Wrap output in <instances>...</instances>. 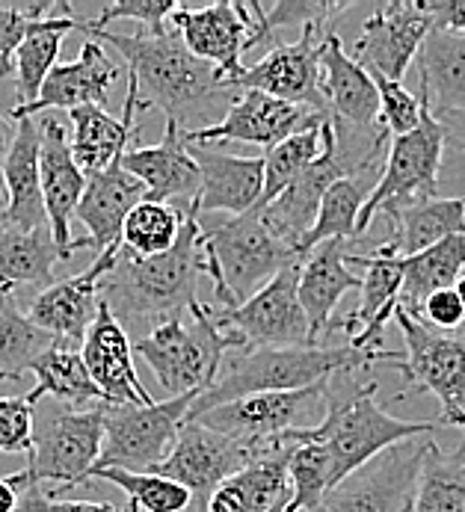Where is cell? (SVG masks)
Listing matches in <instances>:
<instances>
[{"label":"cell","instance_id":"obj_42","mask_svg":"<svg viewBox=\"0 0 465 512\" xmlns=\"http://www.w3.org/2000/svg\"><path fill=\"white\" fill-rule=\"evenodd\" d=\"M92 477L119 486L131 498L128 507H134V510L190 512V507H193V495L184 486H178V483H172V480H166L160 474H152V471L137 474V471H125V468H95L89 474V480Z\"/></svg>","mask_w":465,"mask_h":512},{"label":"cell","instance_id":"obj_50","mask_svg":"<svg viewBox=\"0 0 465 512\" xmlns=\"http://www.w3.org/2000/svg\"><path fill=\"white\" fill-rule=\"evenodd\" d=\"M427 9L433 15V27L465 33V0H427Z\"/></svg>","mask_w":465,"mask_h":512},{"label":"cell","instance_id":"obj_14","mask_svg":"<svg viewBox=\"0 0 465 512\" xmlns=\"http://www.w3.org/2000/svg\"><path fill=\"white\" fill-rule=\"evenodd\" d=\"M255 456H258V450L229 439V436H220L202 424H184L169 456L152 474H160V477L184 486L193 495L190 510L208 512L214 492L237 471H243Z\"/></svg>","mask_w":465,"mask_h":512},{"label":"cell","instance_id":"obj_47","mask_svg":"<svg viewBox=\"0 0 465 512\" xmlns=\"http://www.w3.org/2000/svg\"><path fill=\"white\" fill-rule=\"evenodd\" d=\"M33 403L27 397H0V453H24L33 450Z\"/></svg>","mask_w":465,"mask_h":512},{"label":"cell","instance_id":"obj_13","mask_svg":"<svg viewBox=\"0 0 465 512\" xmlns=\"http://www.w3.org/2000/svg\"><path fill=\"white\" fill-rule=\"evenodd\" d=\"M329 27L309 24L294 42L276 45L261 63L243 69L237 77L223 80L234 92H261L297 107H309L314 113L329 116V104L323 95V72H320V51Z\"/></svg>","mask_w":465,"mask_h":512},{"label":"cell","instance_id":"obj_19","mask_svg":"<svg viewBox=\"0 0 465 512\" xmlns=\"http://www.w3.org/2000/svg\"><path fill=\"white\" fill-rule=\"evenodd\" d=\"M172 30L184 39L193 57L205 60L223 74V80L243 72V54L252 33V15L246 3H211L202 9L178 6L169 18Z\"/></svg>","mask_w":465,"mask_h":512},{"label":"cell","instance_id":"obj_17","mask_svg":"<svg viewBox=\"0 0 465 512\" xmlns=\"http://www.w3.org/2000/svg\"><path fill=\"white\" fill-rule=\"evenodd\" d=\"M433 33V15L424 3L394 0L380 6L362 27L356 51L350 54L371 77L403 83L412 60H418L427 36Z\"/></svg>","mask_w":465,"mask_h":512},{"label":"cell","instance_id":"obj_16","mask_svg":"<svg viewBox=\"0 0 465 512\" xmlns=\"http://www.w3.org/2000/svg\"><path fill=\"white\" fill-rule=\"evenodd\" d=\"M329 116L314 113L309 107H297L261 92H237L232 110L220 125L184 134L190 146H223V143H243V146H264L267 151L279 143L320 128Z\"/></svg>","mask_w":465,"mask_h":512},{"label":"cell","instance_id":"obj_52","mask_svg":"<svg viewBox=\"0 0 465 512\" xmlns=\"http://www.w3.org/2000/svg\"><path fill=\"white\" fill-rule=\"evenodd\" d=\"M433 116L442 125L445 143L465 154V110H448V113H433Z\"/></svg>","mask_w":465,"mask_h":512},{"label":"cell","instance_id":"obj_38","mask_svg":"<svg viewBox=\"0 0 465 512\" xmlns=\"http://www.w3.org/2000/svg\"><path fill=\"white\" fill-rule=\"evenodd\" d=\"M465 273V237H451L433 249L403 258V291L400 308L412 317L421 314L424 302L439 291H448Z\"/></svg>","mask_w":465,"mask_h":512},{"label":"cell","instance_id":"obj_12","mask_svg":"<svg viewBox=\"0 0 465 512\" xmlns=\"http://www.w3.org/2000/svg\"><path fill=\"white\" fill-rule=\"evenodd\" d=\"M430 439H409L388 447L326 492L314 512H409Z\"/></svg>","mask_w":465,"mask_h":512},{"label":"cell","instance_id":"obj_43","mask_svg":"<svg viewBox=\"0 0 465 512\" xmlns=\"http://www.w3.org/2000/svg\"><path fill=\"white\" fill-rule=\"evenodd\" d=\"M320 128L303 131V134L279 143L264 154V193H261L258 211L267 208L276 196H282L320 157V151H323V131Z\"/></svg>","mask_w":465,"mask_h":512},{"label":"cell","instance_id":"obj_20","mask_svg":"<svg viewBox=\"0 0 465 512\" xmlns=\"http://www.w3.org/2000/svg\"><path fill=\"white\" fill-rule=\"evenodd\" d=\"M80 356L92 382L107 397V406H152L155 397L143 388L134 367V341L113 317V311L101 302L95 323L89 326Z\"/></svg>","mask_w":465,"mask_h":512},{"label":"cell","instance_id":"obj_56","mask_svg":"<svg viewBox=\"0 0 465 512\" xmlns=\"http://www.w3.org/2000/svg\"><path fill=\"white\" fill-rule=\"evenodd\" d=\"M454 291H457V296H460V302H463V308H465V273L460 276V282L454 285Z\"/></svg>","mask_w":465,"mask_h":512},{"label":"cell","instance_id":"obj_18","mask_svg":"<svg viewBox=\"0 0 465 512\" xmlns=\"http://www.w3.org/2000/svg\"><path fill=\"white\" fill-rule=\"evenodd\" d=\"M42 128V199H45V214L54 243L63 249V255L72 261V255L80 249H92L89 237L72 240V220L78 214L83 190H86V175L72 157V146L66 137V128L60 119L45 116L39 119Z\"/></svg>","mask_w":465,"mask_h":512},{"label":"cell","instance_id":"obj_34","mask_svg":"<svg viewBox=\"0 0 465 512\" xmlns=\"http://www.w3.org/2000/svg\"><path fill=\"white\" fill-rule=\"evenodd\" d=\"M30 373L36 376V385L24 397L33 406L39 400H57L75 412H83V409L107 403V397L101 394V388L92 382L86 370L80 347L72 341H57L48 353H42L30 365Z\"/></svg>","mask_w":465,"mask_h":512},{"label":"cell","instance_id":"obj_2","mask_svg":"<svg viewBox=\"0 0 465 512\" xmlns=\"http://www.w3.org/2000/svg\"><path fill=\"white\" fill-rule=\"evenodd\" d=\"M205 273L202 255V211L193 202L184 214L178 243L155 258H134L119 249L113 270L101 282V302L113 311L131 341L149 338L155 329L187 320L199 302V279Z\"/></svg>","mask_w":465,"mask_h":512},{"label":"cell","instance_id":"obj_22","mask_svg":"<svg viewBox=\"0 0 465 512\" xmlns=\"http://www.w3.org/2000/svg\"><path fill=\"white\" fill-rule=\"evenodd\" d=\"M119 249L104 252L78 276H72L66 282H54L51 288H45L30 302L27 317L42 332H48V335H54L60 341H72V344L80 347L89 326L95 323V314H98V305H101V282L113 270Z\"/></svg>","mask_w":465,"mask_h":512},{"label":"cell","instance_id":"obj_33","mask_svg":"<svg viewBox=\"0 0 465 512\" xmlns=\"http://www.w3.org/2000/svg\"><path fill=\"white\" fill-rule=\"evenodd\" d=\"M54 12L57 15L36 21V27L27 33V39L21 42L18 54H15V74H12L15 77V107L12 110H24L39 98L48 74L60 66L57 60H60V48H63L66 36L72 30H78L80 18L72 15L69 3H57Z\"/></svg>","mask_w":465,"mask_h":512},{"label":"cell","instance_id":"obj_8","mask_svg":"<svg viewBox=\"0 0 465 512\" xmlns=\"http://www.w3.org/2000/svg\"><path fill=\"white\" fill-rule=\"evenodd\" d=\"M394 323L406 341L403 359L394 365L409 388L430 391L442 412V430H465V338L436 332L412 317L406 308L394 311Z\"/></svg>","mask_w":465,"mask_h":512},{"label":"cell","instance_id":"obj_58","mask_svg":"<svg viewBox=\"0 0 465 512\" xmlns=\"http://www.w3.org/2000/svg\"><path fill=\"white\" fill-rule=\"evenodd\" d=\"M6 208V196H0V211Z\"/></svg>","mask_w":465,"mask_h":512},{"label":"cell","instance_id":"obj_37","mask_svg":"<svg viewBox=\"0 0 465 512\" xmlns=\"http://www.w3.org/2000/svg\"><path fill=\"white\" fill-rule=\"evenodd\" d=\"M380 175H356V178H341L332 184L320 202L317 220L311 231L300 243V258H306L311 249L329 243V240H344V243H362L359 237V217L362 208L368 205Z\"/></svg>","mask_w":465,"mask_h":512},{"label":"cell","instance_id":"obj_5","mask_svg":"<svg viewBox=\"0 0 465 512\" xmlns=\"http://www.w3.org/2000/svg\"><path fill=\"white\" fill-rule=\"evenodd\" d=\"M202 255L205 273L214 279V302L220 311L240 308L282 270L303 261L297 249L276 237L261 211L202 225Z\"/></svg>","mask_w":465,"mask_h":512},{"label":"cell","instance_id":"obj_35","mask_svg":"<svg viewBox=\"0 0 465 512\" xmlns=\"http://www.w3.org/2000/svg\"><path fill=\"white\" fill-rule=\"evenodd\" d=\"M69 261L54 243L51 228L21 231L0 220V288L15 291L21 285H54V267Z\"/></svg>","mask_w":465,"mask_h":512},{"label":"cell","instance_id":"obj_32","mask_svg":"<svg viewBox=\"0 0 465 512\" xmlns=\"http://www.w3.org/2000/svg\"><path fill=\"white\" fill-rule=\"evenodd\" d=\"M320 72H323V95L332 119L347 122L353 128L380 125V89L374 77L347 54L344 42L335 33L323 39Z\"/></svg>","mask_w":465,"mask_h":512},{"label":"cell","instance_id":"obj_59","mask_svg":"<svg viewBox=\"0 0 465 512\" xmlns=\"http://www.w3.org/2000/svg\"><path fill=\"white\" fill-rule=\"evenodd\" d=\"M0 382H9V379H6V376H3V373H0Z\"/></svg>","mask_w":465,"mask_h":512},{"label":"cell","instance_id":"obj_9","mask_svg":"<svg viewBox=\"0 0 465 512\" xmlns=\"http://www.w3.org/2000/svg\"><path fill=\"white\" fill-rule=\"evenodd\" d=\"M199 397L202 394L193 391L172 400H155L152 406H107L104 447L95 468H125L137 474L155 471L178 441Z\"/></svg>","mask_w":465,"mask_h":512},{"label":"cell","instance_id":"obj_27","mask_svg":"<svg viewBox=\"0 0 465 512\" xmlns=\"http://www.w3.org/2000/svg\"><path fill=\"white\" fill-rule=\"evenodd\" d=\"M140 202H146V187L137 175H131L122 166V160L104 172L86 175V190L75 217L89 231L95 258L122 246L125 220Z\"/></svg>","mask_w":465,"mask_h":512},{"label":"cell","instance_id":"obj_45","mask_svg":"<svg viewBox=\"0 0 465 512\" xmlns=\"http://www.w3.org/2000/svg\"><path fill=\"white\" fill-rule=\"evenodd\" d=\"M54 3H12L0 6V77L15 74V54L36 21L51 18Z\"/></svg>","mask_w":465,"mask_h":512},{"label":"cell","instance_id":"obj_24","mask_svg":"<svg viewBox=\"0 0 465 512\" xmlns=\"http://www.w3.org/2000/svg\"><path fill=\"white\" fill-rule=\"evenodd\" d=\"M119 66L110 60L107 48L101 42H86L80 48L78 60L72 63H60L54 72L48 74L39 98L24 107V110H12L9 119H30L39 116L45 110H78V107H107L110 101V89L119 80Z\"/></svg>","mask_w":465,"mask_h":512},{"label":"cell","instance_id":"obj_25","mask_svg":"<svg viewBox=\"0 0 465 512\" xmlns=\"http://www.w3.org/2000/svg\"><path fill=\"white\" fill-rule=\"evenodd\" d=\"M149 110L140 101V89L128 80V95L122 104V116H110L107 107H78L72 110V157L83 175H95L110 169L125 157L131 143L140 140V113Z\"/></svg>","mask_w":465,"mask_h":512},{"label":"cell","instance_id":"obj_41","mask_svg":"<svg viewBox=\"0 0 465 512\" xmlns=\"http://www.w3.org/2000/svg\"><path fill=\"white\" fill-rule=\"evenodd\" d=\"M187 208L160 205V202H149V199L140 202L131 211V217L125 220L122 249L131 252L134 258H155V255L169 252L178 243Z\"/></svg>","mask_w":465,"mask_h":512},{"label":"cell","instance_id":"obj_51","mask_svg":"<svg viewBox=\"0 0 465 512\" xmlns=\"http://www.w3.org/2000/svg\"><path fill=\"white\" fill-rule=\"evenodd\" d=\"M30 486L27 471H15L9 477H0V512H18L21 507V495Z\"/></svg>","mask_w":465,"mask_h":512},{"label":"cell","instance_id":"obj_49","mask_svg":"<svg viewBox=\"0 0 465 512\" xmlns=\"http://www.w3.org/2000/svg\"><path fill=\"white\" fill-rule=\"evenodd\" d=\"M418 320H421L424 326L436 329V332L457 335V332L465 326V308H463V302H460V296H457V291H454V288H448V291L433 293V296L424 302V308H421Z\"/></svg>","mask_w":465,"mask_h":512},{"label":"cell","instance_id":"obj_11","mask_svg":"<svg viewBox=\"0 0 465 512\" xmlns=\"http://www.w3.org/2000/svg\"><path fill=\"white\" fill-rule=\"evenodd\" d=\"M418 92L424 98L421 125L412 134L391 140L386 163H383V175L359 217V237H365V231L377 220V214H383L391 205L427 199V196H436V190H439V166H442V154H445L448 143H445L442 125L433 116L427 92L424 89H418Z\"/></svg>","mask_w":465,"mask_h":512},{"label":"cell","instance_id":"obj_21","mask_svg":"<svg viewBox=\"0 0 465 512\" xmlns=\"http://www.w3.org/2000/svg\"><path fill=\"white\" fill-rule=\"evenodd\" d=\"M347 264H356L365 270L359 305L335 320V329L350 335V347L356 350H383V329L400 308L403 291V258L391 255L383 243L374 246L371 255H347Z\"/></svg>","mask_w":465,"mask_h":512},{"label":"cell","instance_id":"obj_30","mask_svg":"<svg viewBox=\"0 0 465 512\" xmlns=\"http://www.w3.org/2000/svg\"><path fill=\"white\" fill-rule=\"evenodd\" d=\"M42 128L39 119H18L15 143L3 163V193L6 208L0 211V220L21 228V231H39L48 228L45 199H42Z\"/></svg>","mask_w":465,"mask_h":512},{"label":"cell","instance_id":"obj_15","mask_svg":"<svg viewBox=\"0 0 465 512\" xmlns=\"http://www.w3.org/2000/svg\"><path fill=\"white\" fill-rule=\"evenodd\" d=\"M300 267L303 261L282 270L264 291L255 293L240 308H214L217 326L240 332L249 347H314L300 302Z\"/></svg>","mask_w":465,"mask_h":512},{"label":"cell","instance_id":"obj_26","mask_svg":"<svg viewBox=\"0 0 465 512\" xmlns=\"http://www.w3.org/2000/svg\"><path fill=\"white\" fill-rule=\"evenodd\" d=\"M190 154L202 172L196 196L202 220L211 214L243 217L258 208L264 193V157H240L214 146H190Z\"/></svg>","mask_w":465,"mask_h":512},{"label":"cell","instance_id":"obj_36","mask_svg":"<svg viewBox=\"0 0 465 512\" xmlns=\"http://www.w3.org/2000/svg\"><path fill=\"white\" fill-rule=\"evenodd\" d=\"M418 89L427 92L433 113L465 110V33L433 27L418 54Z\"/></svg>","mask_w":465,"mask_h":512},{"label":"cell","instance_id":"obj_7","mask_svg":"<svg viewBox=\"0 0 465 512\" xmlns=\"http://www.w3.org/2000/svg\"><path fill=\"white\" fill-rule=\"evenodd\" d=\"M33 450L27 456L30 483H57L51 501H63L75 486H86L104 447L107 403L75 412L57 400L33 406Z\"/></svg>","mask_w":465,"mask_h":512},{"label":"cell","instance_id":"obj_55","mask_svg":"<svg viewBox=\"0 0 465 512\" xmlns=\"http://www.w3.org/2000/svg\"><path fill=\"white\" fill-rule=\"evenodd\" d=\"M15 134H18V122H12L6 113H0V193H3V163L15 143Z\"/></svg>","mask_w":465,"mask_h":512},{"label":"cell","instance_id":"obj_3","mask_svg":"<svg viewBox=\"0 0 465 512\" xmlns=\"http://www.w3.org/2000/svg\"><path fill=\"white\" fill-rule=\"evenodd\" d=\"M403 353L391 350H356L344 347H240L226 356L217 382L193 403L190 421L199 415L252 394L273 391H303L311 385L329 382L338 373H353L359 367H394Z\"/></svg>","mask_w":465,"mask_h":512},{"label":"cell","instance_id":"obj_31","mask_svg":"<svg viewBox=\"0 0 465 512\" xmlns=\"http://www.w3.org/2000/svg\"><path fill=\"white\" fill-rule=\"evenodd\" d=\"M380 217H386L391 225L383 246L397 258H409L451 237H465V196H427L391 205Z\"/></svg>","mask_w":465,"mask_h":512},{"label":"cell","instance_id":"obj_48","mask_svg":"<svg viewBox=\"0 0 465 512\" xmlns=\"http://www.w3.org/2000/svg\"><path fill=\"white\" fill-rule=\"evenodd\" d=\"M178 9V3L175 0H122V3H107L101 12H98V18L92 21L95 27H107L110 21H122V18H128V21H137V24H143V30L146 33H155L160 36L166 27H163V21L166 18H172V12Z\"/></svg>","mask_w":465,"mask_h":512},{"label":"cell","instance_id":"obj_6","mask_svg":"<svg viewBox=\"0 0 465 512\" xmlns=\"http://www.w3.org/2000/svg\"><path fill=\"white\" fill-rule=\"evenodd\" d=\"M246 347L243 335L234 329H220L214 308L196 302L190 320H172L155 329L149 338L134 341V356H140L155 370L157 385L166 400L184 394H205L232 350Z\"/></svg>","mask_w":465,"mask_h":512},{"label":"cell","instance_id":"obj_23","mask_svg":"<svg viewBox=\"0 0 465 512\" xmlns=\"http://www.w3.org/2000/svg\"><path fill=\"white\" fill-rule=\"evenodd\" d=\"M122 166L137 175L146 187V199L160 205L187 208L196 202L202 187V172L190 154L187 137L175 122H166L163 140L157 146H131Z\"/></svg>","mask_w":465,"mask_h":512},{"label":"cell","instance_id":"obj_4","mask_svg":"<svg viewBox=\"0 0 465 512\" xmlns=\"http://www.w3.org/2000/svg\"><path fill=\"white\" fill-rule=\"evenodd\" d=\"M377 388L380 382L371 379L365 385H356L350 397H335L332 388L326 394V418L311 427V430H294L282 441H320L329 453V474H332V489L347 480L353 471L386 453L388 447L409 439H424L442 424L433 421H400L388 415L377 403Z\"/></svg>","mask_w":465,"mask_h":512},{"label":"cell","instance_id":"obj_44","mask_svg":"<svg viewBox=\"0 0 465 512\" xmlns=\"http://www.w3.org/2000/svg\"><path fill=\"white\" fill-rule=\"evenodd\" d=\"M294 444V441H291ZM291 489H294V498H291V507L285 512H314L326 492L332 489V474H329V453L320 441H300L294 444V453H291Z\"/></svg>","mask_w":465,"mask_h":512},{"label":"cell","instance_id":"obj_53","mask_svg":"<svg viewBox=\"0 0 465 512\" xmlns=\"http://www.w3.org/2000/svg\"><path fill=\"white\" fill-rule=\"evenodd\" d=\"M51 512H140L134 507L128 510H116L113 504H101V501H72V498H63V501H51Z\"/></svg>","mask_w":465,"mask_h":512},{"label":"cell","instance_id":"obj_54","mask_svg":"<svg viewBox=\"0 0 465 512\" xmlns=\"http://www.w3.org/2000/svg\"><path fill=\"white\" fill-rule=\"evenodd\" d=\"M18 512H51V498L45 495L42 483H30V486L24 489Z\"/></svg>","mask_w":465,"mask_h":512},{"label":"cell","instance_id":"obj_1","mask_svg":"<svg viewBox=\"0 0 465 512\" xmlns=\"http://www.w3.org/2000/svg\"><path fill=\"white\" fill-rule=\"evenodd\" d=\"M80 33L92 42L110 45L128 66V80L137 83L140 101L146 107H160L166 122H175L184 134L220 125L232 110L237 92L223 83V74L205 60L193 57L178 30L166 27L155 33H113L107 27H95L92 21H80Z\"/></svg>","mask_w":465,"mask_h":512},{"label":"cell","instance_id":"obj_28","mask_svg":"<svg viewBox=\"0 0 465 512\" xmlns=\"http://www.w3.org/2000/svg\"><path fill=\"white\" fill-rule=\"evenodd\" d=\"M350 243L329 240L311 249L300 267V302L309 320L311 344L323 347L320 341L335 329V308L341 296L362 291V276H356L347 264Z\"/></svg>","mask_w":465,"mask_h":512},{"label":"cell","instance_id":"obj_39","mask_svg":"<svg viewBox=\"0 0 465 512\" xmlns=\"http://www.w3.org/2000/svg\"><path fill=\"white\" fill-rule=\"evenodd\" d=\"M409 512H465V439L457 450L427 444Z\"/></svg>","mask_w":465,"mask_h":512},{"label":"cell","instance_id":"obj_46","mask_svg":"<svg viewBox=\"0 0 465 512\" xmlns=\"http://www.w3.org/2000/svg\"><path fill=\"white\" fill-rule=\"evenodd\" d=\"M377 89H380V125L388 131V137H406L421 125L424 116V98L421 92L412 95L403 83L386 80V77H374Z\"/></svg>","mask_w":465,"mask_h":512},{"label":"cell","instance_id":"obj_57","mask_svg":"<svg viewBox=\"0 0 465 512\" xmlns=\"http://www.w3.org/2000/svg\"><path fill=\"white\" fill-rule=\"evenodd\" d=\"M288 507H291V504H285V507H276V510H270V512H285Z\"/></svg>","mask_w":465,"mask_h":512},{"label":"cell","instance_id":"obj_40","mask_svg":"<svg viewBox=\"0 0 465 512\" xmlns=\"http://www.w3.org/2000/svg\"><path fill=\"white\" fill-rule=\"evenodd\" d=\"M60 338L42 332L27 314H21L12 291L0 288V373L18 382L24 370L48 353Z\"/></svg>","mask_w":465,"mask_h":512},{"label":"cell","instance_id":"obj_60","mask_svg":"<svg viewBox=\"0 0 465 512\" xmlns=\"http://www.w3.org/2000/svg\"><path fill=\"white\" fill-rule=\"evenodd\" d=\"M0 196H6V193H0Z\"/></svg>","mask_w":465,"mask_h":512},{"label":"cell","instance_id":"obj_10","mask_svg":"<svg viewBox=\"0 0 465 512\" xmlns=\"http://www.w3.org/2000/svg\"><path fill=\"white\" fill-rule=\"evenodd\" d=\"M329 382L311 385L303 391H273V394L240 397L199 415L190 424H202L220 436H229L252 450H261L273 441H282L294 430L317 427L326 418Z\"/></svg>","mask_w":465,"mask_h":512},{"label":"cell","instance_id":"obj_29","mask_svg":"<svg viewBox=\"0 0 465 512\" xmlns=\"http://www.w3.org/2000/svg\"><path fill=\"white\" fill-rule=\"evenodd\" d=\"M291 441H273L258 456L229 477L211 498L208 512H270L291 504Z\"/></svg>","mask_w":465,"mask_h":512}]
</instances>
